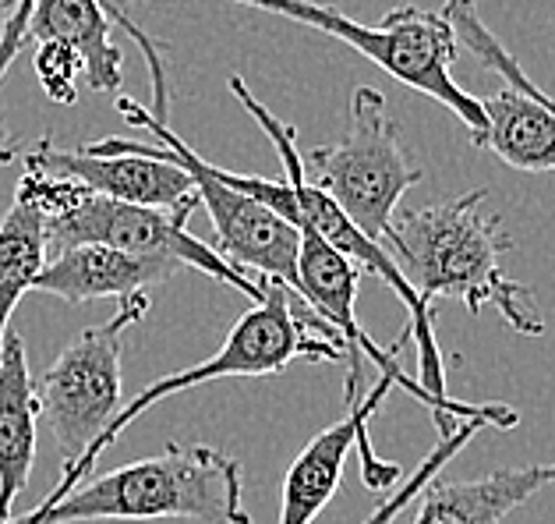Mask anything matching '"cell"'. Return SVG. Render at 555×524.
Wrapping results in <instances>:
<instances>
[{
	"mask_svg": "<svg viewBox=\"0 0 555 524\" xmlns=\"http://www.w3.org/2000/svg\"><path fill=\"white\" fill-rule=\"evenodd\" d=\"M485 199L489 192L478 188L436 206L397 213L386 241L422 302L456 298L467 305L470 316H478L485 305H495L513 333L541 337L545 316L531 291L503 273L499 259L513 248V241L503 234L499 213L485 209Z\"/></svg>",
	"mask_w": 555,
	"mask_h": 524,
	"instance_id": "cell-1",
	"label": "cell"
},
{
	"mask_svg": "<svg viewBox=\"0 0 555 524\" xmlns=\"http://www.w3.org/2000/svg\"><path fill=\"white\" fill-rule=\"evenodd\" d=\"M241 464L209 443H167L164 453L86 478L57 503H39L8 524H78V521H195L251 524L241 503Z\"/></svg>",
	"mask_w": 555,
	"mask_h": 524,
	"instance_id": "cell-2",
	"label": "cell"
},
{
	"mask_svg": "<svg viewBox=\"0 0 555 524\" xmlns=\"http://www.w3.org/2000/svg\"><path fill=\"white\" fill-rule=\"evenodd\" d=\"M259 284H262V298L230 327L227 341L216 347L209 358H202L198 366L159 375V380L149 383L139 397L128 400V405L117 411L111 429L92 443L89 453L72 472L61 475V482L53 486V493L43 503H57L75 486H82L92 472V464L103 457V450H111L117 436L125 433L134 419H142L149 408H156L159 400H167L173 394H184V389L206 386L216 380H237V375H276L287 366H294V361H344L347 366L344 337L330 322H322L311 312L305 298H297L291 287L273 284V280H259Z\"/></svg>",
	"mask_w": 555,
	"mask_h": 524,
	"instance_id": "cell-3",
	"label": "cell"
},
{
	"mask_svg": "<svg viewBox=\"0 0 555 524\" xmlns=\"http://www.w3.org/2000/svg\"><path fill=\"white\" fill-rule=\"evenodd\" d=\"M230 92L237 97V103L245 106V111L255 117V125L266 131V139L276 145L280 153V164H283V174H287V181H269V178H255V174H234V170H220V178L227 184H234L237 192L251 195L255 203H262L266 209H273L276 217H283L291 227L297 223H308L311 231L319 238H326L330 245L358 266V270H369L372 277H378L383 284L397 294L400 305L408 308V330H403V337L392 344V352H400L403 344L414 341L417 347V383H422L431 397L446 400V405H453L456 397H450V389H446V369H442V352L436 344V333H431V305L417 298V291L411 287V280L403 277L400 263L392 259V255L369 241L354 223H350L340 206L333 203L326 192H319L315 184L305 178V164L301 156H297V142H294V128L287 120H280L269 106H262L259 100L251 97V89L245 78L230 75Z\"/></svg>",
	"mask_w": 555,
	"mask_h": 524,
	"instance_id": "cell-4",
	"label": "cell"
},
{
	"mask_svg": "<svg viewBox=\"0 0 555 524\" xmlns=\"http://www.w3.org/2000/svg\"><path fill=\"white\" fill-rule=\"evenodd\" d=\"M223 4H245L255 11H269L287 22L305 25V29L326 33L340 43L354 47L361 57H369L375 68L397 78L422 97L442 103L460 125L467 128L470 142L485 150V136H489V120L478 97L453 82V61H456V36L442 11H425L414 4L392 8L378 25H361L347 18L340 8L315 4V0H223Z\"/></svg>",
	"mask_w": 555,
	"mask_h": 524,
	"instance_id": "cell-5",
	"label": "cell"
},
{
	"mask_svg": "<svg viewBox=\"0 0 555 524\" xmlns=\"http://www.w3.org/2000/svg\"><path fill=\"white\" fill-rule=\"evenodd\" d=\"M22 199L43 213L47 220V248L50 255H61L67 248H82V245H103V248H120L134 255H164L181 266H192L206 277L230 284L237 291H245L251 302L262 298L259 280H248L245 273H237L234 266H227L216 248L202 245L195 234H188V217L198 206V195L192 203H184L178 213L164 209H149V206H131L117 203L89 192V188L50 178V174L25 170L18 181Z\"/></svg>",
	"mask_w": 555,
	"mask_h": 524,
	"instance_id": "cell-6",
	"label": "cell"
},
{
	"mask_svg": "<svg viewBox=\"0 0 555 524\" xmlns=\"http://www.w3.org/2000/svg\"><path fill=\"white\" fill-rule=\"evenodd\" d=\"M305 178L326 192L358 231L383 245L400 199L425 178L400 145L397 117L378 89L358 86L347 103V131L301 156Z\"/></svg>",
	"mask_w": 555,
	"mask_h": 524,
	"instance_id": "cell-7",
	"label": "cell"
},
{
	"mask_svg": "<svg viewBox=\"0 0 555 524\" xmlns=\"http://www.w3.org/2000/svg\"><path fill=\"white\" fill-rule=\"evenodd\" d=\"M149 312V294L120 302L117 312L92 327L64 347L57 361L36 380V405L47 419L64 472L82 461L117 411L125 408V375H120V352L131 322Z\"/></svg>",
	"mask_w": 555,
	"mask_h": 524,
	"instance_id": "cell-8",
	"label": "cell"
},
{
	"mask_svg": "<svg viewBox=\"0 0 555 524\" xmlns=\"http://www.w3.org/2000/svg\"><path fill=\"white\" fill-rule=\"evenodd\" d=\"M117 114H125L131 125L153 131L156 145H149V153L178 164L192 178L198 206H206L216 227V255L227 266H234L237 273L255 270L262 273V280H273V284H283L297 294V248H301L297 227H291L262 203H255L251 195L237 192L234 184H227L220 170L206 164L181 136H173L167 120L153 117L145 106L128 97H117Z\"/></svg>",
	"mask_w": 555,
	"mask_h": 524,
	"instance_id": "cell-9",
	"label": "cell"
},
{
	"mask_svg": "<svg viewBox=\"0 0 555 524\" xmlns=\"http://www.w3.org/2000/svg\"><path fill=\"white\" fill-rule=\"evenodd\" d=\"M442 18L450 22L456 43H464L485 68L506 82L503 92L478 100L489 120L485 150H492L503 164L524 174L555 170V100L534 86V78L520 68L517 57L489 33L474 0H446Z\"/></svg>",
	"mask_w": 555,
	"mask_h": 524,
	"instance_id": "cell-10",
	"label": "cell"
},
{
	"mask_svg": "<svg viewBox=\"0 0 555 524\" xmlns=\"http://www.w3.org/2000/svg\"><path fill=\"white\" fill-rule=\"evenodd\" d=\"M25 170L75 181L96 195L117 199V203L164 213H178L195 199V184L178 164L153 156L145 142L131 139H103L82 145V150H61L50 139H39L25 153Z\"/></svg>",
	"mask_w": 555,
	"mask_h": 524,
	"instance_id": "cell-11",
	"label": "cell"
},
{
	"mask_svg": "<svg viewBox=\"0 0 555 524\" xmlns=\"http://www.w3.org/2000/svg\"><path fill=\"white\" fill-rule=\"evenodd\" d=\"M397 386L389 375H378V383L364 397H358V405H350V411L340 422L322 429V433L308 443V447L294 457L287 478H283V496H280V524H311L319 517V510H326L330 500L340 489L344 464L350 450H358L361 457V478L372 493L389 489L400 478L397 461H378L375 447L369 439V422L372 414L383 408V400L389 397V389Z\"/></svg>",
	"mask_w": 555,
	"mask_h": 524,
	"instance_id": "cell-12",
	"label": "cell"
},
{
	"mask_svg": "<svg viewBox=\"0 0 555 524\" xmlns=\"http://www.w3.org/2000/svg\"><path fill=\"white\" fill-rule=\"evenodd\" d=\"M178 270L181 263L164 259V255H134L120 248L82 245L50 255L47 270L39 273L33 291L53 294V298H64L72 305L103 298L131 302L159 284H167Z\"/></svg>",
	"mask_w": 555,
	"mask_h": 524,
	"instance_id": "cell-13",
	"label": "cell"
},
{
	"mask_svg": "<svg viewBox=\"0 0 555 524\" xmlns=\"http://www.w3.org/2000/svg\"><path fill=\"white\" fill-rule=\"evenodd\" d=\"M555 482V464L503 468V472L456 482H428L417 496L414 524H499L534 493Z\"/></svg>",
	"mask_w": 555,
	"mask_h": 524,
	"instance_id": "cell-14",
	"label": "cell"
},
{
	"mask_svg": "<svg viewBox=\"0 0 555 524\" xmlns=\"http://www.w3.org/2000/svg\"><path fill=\"white\" fill-rule=\"evenodd\" d=\"M36 380L18 333L8 330L0 347V524L15 517V500L29 486L36 461Z\"/></svg>",
	"mask_w": 555,
	"mask_h": 524,
	"instance_id": "cell-15",
	"label": "cell"
},
{
	"mask_svg": "<svg viewBox=\"0 0 555 524\" xmlns=\"http://www.w3.org/2000/svg\"><path fill=\"white\" fill-rule=\"evenodd\" d=\"M111 0H36L29 15V39L61 43L82 57L86 82L96 92H120L125 53L111 33Z\"/></svg>",
	"mask_w": 555,
	"mask_h": 524,
	"instance_id": "cell-16",
	"label": "cell"
},
{
	"mask_svg": "<svg viewBox=\"0 0 555 524\" xmlns=\"http://www.w3.org/2000/svg\"><path fill=\"white\" fill-rule=\"evenodd\" d=\"M47 220L29 199L15 195V203L0 220V347L8 337V322L18 302L36 287L39 273L47 270Z\"/></svg>",
	"mask_w": 555,
	"mask_h": 524,
	"instance_id": "cell-17",
	"label": "cell"
},
{
	"mask_svg": "<svg viewBox=\"0 0 555 524\" xmlns=\"http://www.w3.org/2000/svg\"><path fill=\"white\" fill-rule=\"evenodd\" d=\"M478 429H485V422H464V425L456 429V433L439 436V439H436V447H431V450L425 453V461L414 468V475H411L408 482H403V489H400V493H392L386 503H378L364 524H392V521H397V517H400V510H403V507H411V500H417V496L425 493L428 482H436V478H439L442 464H450L453 457H456L460 450H464L474 436H478Z\"/></svg>",
	"mask_w": 555,
	"mask_h": 524,
	"instance_id": "cell-18",
	"label": "cell"
},
{
	"mask_svg": "<svg viewBox=\"0 0 555 524\" xmlns=\"http://www.w3.org/2000/svg\"><path fill=\"white\" fill-rule=\"evenodd\" d=\"M36 75L39 86L53 103H75L78 100V78H86L82 57L61 43H39L36 47Z\"/></svg>",
	"mask_w": 555,
	"mask_h": 524,
	"instance_id": "cell-19",
	"label": "cell"
},
{
	"mask_svg": "<svg viewBox=\"0 0 555 524\" xmlns=\"http://www.w3.org/2000/svg\"><path fill=\"white\" fill-rule=\"evenodd\" d=\"M15 11H18V0H0V43H4L8 25H11V18H15Z\"/></svg>",
	"mask_w": 555,
	"mask_h": 524,
	"instance_id": "cell-20",
	"label": "cell"
}]
</instances>
